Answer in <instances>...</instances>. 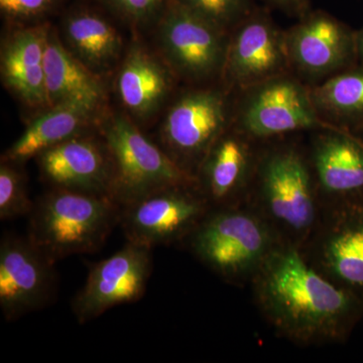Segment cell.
<instances>
[{"instance_id": "obj_23", "label": "cell", "mask_w": 363, "mask_h": 363, "mask_svg": "<svg viewBox=\"0 0 363 363\" xmlns=\"http://www.w3.org/2000/svg\"><path fill=\"white\" fill-rule=\"evenodd\" d=\"M311 96L315 106L322 111L342 118H363V69L329 79Z\"/></svg>"}, {"instance_id": "obj_29", "label": "cell", "mask_w": 363, "mask_h": 363, "mask_svg": "<svg viewBox=\"0 0 363 363\" xmlns=\"http://www.w3.org/2000/svg\"><path fill=\"white\" fill-rule=\"evenodd\" d=\"M357 48L358 54L363 59V30L357 38Z\"/></svg>"}, {"instance_id": "obj_18", "label": "cell", "mask_w": 363, "mask_h": 363, "mask_svg": "<svg viewBox=\"0 0 363 363\" xmlns=\"http://www.w3.org/2000/svg\"><path fill=\"white\" fill-rule=\"evenodd\" d=\"M45 71L49 107L82 104L97 109L104 101V85L96 74L81 63L51 28L45 45Z\"/></svg>"}, {"instance_id": "obj_27", "label": "cell", "mask_w": 363, "mask_h": 363, "mask_svg": "<svg viewBox=\"0 0 363 363\" xmlns=\"http://www.w3.org/2000/svg\"><path fill=\"white\" fill-rule=\"evenodd\" d=\"M62 0H0L2 16L11 21H30L47 16Z\"/></svg>"}, {"instance_id": "obj_15", "label": "cell", "mask_w": 363, "mask_h": 363, "mask_svg": "<svg viewBox=\"0 0 363 363\" xmlns=\"http://www.w3.org/2000/svg\"><path fill=\"white\" fill-rule=\"evenodd\" d=\"M289 59L301 71L322 75L338 70L357 51V38L324 13L310 16L286 35Z\"/></svg>"}, {"instance_id": "obj_17", "label": "cell", "mask_w": 363, "mask_h": 363, "mask_svg": "<svg viewBox=\"0 0 363 363\" xmlns=\"http://www.w3.org/2000/svg\"><path fill=\"white\" fill-rule=\"evenodd\" d=\"M250 152L242 138L224 133L214 143L196 177L198 188L212 208L234 206L250 172Z\"/></svg>"}, {"instance_id": "obj_3", "label": "cell", "mask_w": 363, "mask_h": 363, "mask_svg": "<svg viewBox=\"0 0 363 363\" xmlns=\"http://www.w3.org/2000/svg\"><path fill=\"white\" fill-rule=\"evenodd\" d=\"M185 241L217 276L240 283L252 279L283 240L266 217L234 205L212 208Z\"/></svg>"}, {"instance_id": "obj_4", "label": "cell", "mask_w": 363, "mask_h": 363, "mask_svg": "<svg viewBox=\"0 0 363 363\" xmlns=\"http://www.w3.org/2000/svg\"><path fill=\"white\" fill-rule=\"evenodd\" d=\"M111 155V198L121 207L159 189L197 184L162 147L150 140L128 117L116 116L101 128Z\"/></svg>"}, {"instance_id": "obj_2", "label": "cell", "mask_w": 363, "mask_h": 363, "mask_svg": "<svg viewBox=\"0 0 363 363\" xmlns=\"http://www.w3.org/2000/svg\"><path fill=\"white\" fill-rule=\"evenodd\" d=\"M121 210L109 196L52 188L35 203L28 236L56 264L72 255L98 252L121 224Z\"/></svg>"}, {"instance_id": "obj_1", "label": "cell", "mask_w": 363, "mask_h": 363, "mask_svg": "<svg viewBox=\"0 0 363 363\" xmlns=\"http://www.w3.org/2000/svg\"><path fill=\"white\" fill-rule=\"evenodd\" d=\"M252 281L267 321L293 342H342L362 319V301L329 281L288 241L272 250Z\"/></svg>"}, {"instance_id": "obj_12", "label": "cell", "mask_w": 363, "mask_h": 363, "mask_svg": "<svg viewBox=\"0 0 363 363\" xmlns=\"http://www.w3.org/2000/svg\"><path fill=\"white\" fill-rule=\"evenodd\" d=\"M35 159L40 174L52 188L111 197L113 168L104 140L75 136Z\"/></svg>"}, {"instance_id": "obj_26", "label": "cell", "mask_w": 363, "mask_h": 363, "mask_svg": "<svg viewBox=\"0 0 363 363\" xmlns=\"http://www.w3.org/2000/svg\"><path fill=\"white\" fill-rule=\"evenodd\" d=\"M116 16L131 25L159 21L169 0H102Z\"/></svg>"}, {"instance_id": "obj_8", "label": "cell", "mask_w": 363, "mask_h": 363, "mask_svg": "<svg viewBox=\"0 0 363 363\" xmlns=\"http://www.w3.org/2000/svg\"><path fill=\"white\" fill-rule=\"evenodd\" d=\"M315 230L311 255L305 257L329 281L363 302V196L336 201Z\"/></svg>"}, {"instance_id": "obj_25", "label": "cell", "mask_w": 363, "mask_h": 363, "mask_svg": "<svg viewBox=\"0 0 363 363\" xmlns=\"http://www.w3.org/2000/svg\"><path fill=\"white\" fill-rule=\"evenodd\" d=\"M179 4L225 30L247 11V0H177Z\"/></svg>"}, {"instance_id": "obj_5", "label": "cell", "mask_w": 363, "mask_h": 363, "mask_svg": "<svg viewBox=\"0 0 363 363\" xmlns=\"http://www.w3.org/2000/svg\"><path fill=\"white\" fill-rule=\"evenodd\" d=\"M259 196L267 220L293 238H309L318 224L316 194L304 159L293 150L272 152L259 171Z\"/></svg>"}, {"instance_id": "obj_6", "label": "cell", "mask_w": 363, "mask_h": 363, "mask_svg": "<svg viewBox=\"0 0 363 363\" xmlns=\"http://www.w3.org/2000/svg\"><path fill=\"white\" fill-rule=\"evenodd\" d=\"M211 209L197 184L169 186L123 206L121 225L128 241L152 250L187 240Z\"/></svg>"}, {"instance_id": "obj_14", "label": "cell", "mask_w": 363, "mask_h": 363, "mask_svg": "<svg viewBox=\"0 0 363 363\" xmlns=\"http://www.w3.org/2000/svg\"><path fill=\"white\" fill-rule=\"evenodd\" d=\"M289 61L286 35L264 16H255L238 28L223 67L231 83L250 87L278 77Z\"/></svg>"}, {"instance_id": "obj_22", "label": "cell", "mask_w": 363, "mask_h": 363, "mask_svg": "<svg viewBox=\"0 0 363 363\" xmlns=\"http://www.w3.org/2000/svg\"><path fill=\"white\" fill-rule=\"evenodd\" d=\"M171 79L167 69L142 47H133L121 64L116 89L126 109L138 118H149L168 96Z\"/></svg>"}, {"instance_id": "obj_24", "label": "cell", "mask_w": 363, "mask_h": 363, "mask_svg": "<svg viewBox=\"0 0 363 363\" xmlns=\"http://www.w3.org/2000/svg\"><path fill=\"white\" fill-rule=\"evenodd\" d=\"M18 162L1 161L0 164V219L11 220L32 213L35 203L28 196L25 173Z\"/></svg>"}, {"instance_id": "obj_19", "label": "cell", "mask_w": 363, "mask_h": 363, "mask_svg": "<svg viewBox=\"0 0 363 363\" xmlns=\"http://www.w3.org/2000/svg\"><path fill=\"white\" fill-rule=\"evenodd\" d=\"M313 164L320 187L336 201L363 196V143L341 133L322 135Z\"/></svg>"}, {"instance_id": "obj_7", "label": "cell", "mask_w": 363, "mask_h": 363, "mask_svg": "<svg viewBox=\"0 0 363 363\" xmlns=\"http://www.w3.org/2000/svg\"><path fill=\"white\" fill-rule=\"evenodd\" d=\"M152 272V248L126 241L111 257L91 266L85 285L72 301L76 319L86 324L116 306L138 302Z\"/></svg>"}, {"instance_id": "obj_16", "label": "cell", "mask_w": 363, "mask_h": 363, "mask_svg": "<svg viewBox=\"0 0 363 363\" xmlns=\"http://www.w3.org/2000/svg\"><path fill=\"white\" fill-rule=\"evenodd\" d=\"M48 26L20 28L9 35L1 50L4 85L30 106H47L45 52Z\"/></svg>"}, {"instance_id": "obj_9", "label": "cell", "mask_w": 363, "mask_h": 363, "mask_svg": "<svg viewBox=\"0 0 363 363\" xmlns=\"http://www.w3.org/2000/svg\"><path fill=\"white\" fill-rule=\"evenodd\" d=\"M55 262L28 236L6 234L0 242V308L6 321L21 319L52 303Z\"/></svg>"}, {"instance_id": "obj_21", "label": "cell", "mask_w": 363, "mask_h": 363, "mask_svg": "<svg viewBox=\"0 0 363 363\" xmlns=\"http://www.w3.org/2000/svg\"><path fill=\"white\" fill-rule=\"evenodd\" d=\"M63 33L67 49L95 74L111 69L121 56V35L111 21L89 7L69 11Z\"/></svg>"}, {"instance_id": "obj_10", "label": "cell", "mask_w": 363, "mask_h": 363, "mask_svg": "<svg viewBox=\"0 0 363 363\" xmlns=\"http://www.w3.org/2000/svg\"><path fill=\"white\" fill-rule=\"evenodd\" d=\"M225 125L226 104L221 93H188L171 107L162 123V149L194 176L192 169L199 168L208 150L225 133Z\"/></svg>"}, {"instance_id": "obj_13", "label": "cell", "mask_w": 363, "mask_h": 363, "mask_svg": "<svg viewBox=\"0 0 363 363\" xmlns=\"http://www.w3.org/2000/svg\"><path fill=\"white\" fill-rule=\"evenodd\" d=\"M318 123L311 94L295 80L279 76L257 85L241 116L243 128L257 138L306 130Z\"/></svg>"}, {"instance_id": "obj_11", "label": "cell", "mask_w": 363, "mask_h": 363, "mask_svg": "<svg viewBox=\"0 0 363 363\" xmlns=\"http://www.w3.org/2000/svg\"><path fill=\"white\" fill-rule=\"evenodd\" d=\"M157 25L162 54L182 75L207 78L224 66V30L177 0H169Z\"/></svg>"}, {"instance_id": "obj_28", "label": "cell", "mask_w": 363, "mask_h": 363, "mask_svg": "<svg viewBox=\"0 0 363 363\" xmlns=\"http://www.w3.org/2000/svg\"><path fill=\"white\" fill-rule=\"evenodd\" d=\"M269 1L288 11H301L306 6V0H269Z\"/></svg>"}, {"instance_id": "obj_20", "label": "cell", "mask_w": 363, "mask_h": 363, "mask_svg": "<svg viewBox=\"0 0 363 363\" xmlns=\"http://www.w3.org/2000/svg\"><path fill=\"white\" fill-rule=\"evenodd\" d=\"M96 108L82 104H64L50 107L28 128L4 152L1 161L23 164L39 157L55 145L85 135Z\"/></svg>"}]
</instances>
